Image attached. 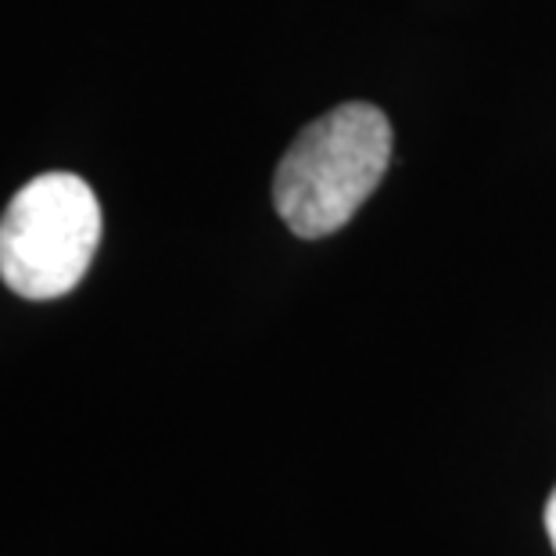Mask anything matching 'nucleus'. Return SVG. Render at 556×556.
I'll list each match as a JSON object with an SVG mask.
<instances>
[{
    "mask_svg": "<svg viewBox=\"0 0 556 556\" xmlns=\"http://www.w3.org/2000/svg\"><path fill=\"white\" fill-rule=\"evenodd\" d=\"M546 531H549V542H553V549H556V489H553L549 503H546Z\"/></svg>",
    "mask_w": 556,
    "mask_h": 556,
    "instance_id": "7ed1b4c3",
    "label": "nucleus"
},
{
    "mask_svg": "<svg viewBox=\"0 0 556 556\" xmlns=\"http://www.w3.org/2000/svg\"><path fill=\"white\" fill-rule=\"evenodd\" d=\"M392 162V123L366 101L338 104L294 137L274 176V205L305 241L338 233Z\"/></svg>",
    "mask_w": 556,
    "mask_h": 556,
    "instance_id": "f257e3e1",
    "label": "nucleus"
},
{
    "mask_svg": "<svg viewBox=\"0 0 556 556\" xmlns=\"http://www.w3.org/2000/svg\"><path fill=\"white\" fill-rule=\"evenodd\" d=\"M101 244V205L87 180L43 173L0 216V280L22 299H62L87 277Z\"/></svg>",
    "mask_w": 556,
    "mask_h": 556,
    "instance_id": "f03ea898",
    "label": "nucleus"
}]
</instances>
